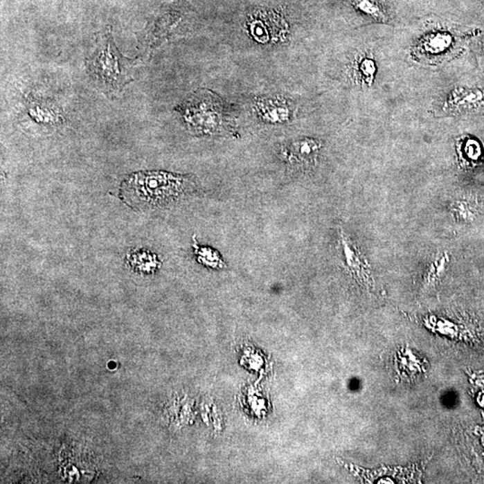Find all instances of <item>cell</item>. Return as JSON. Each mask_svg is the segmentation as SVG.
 <instances>
[{"label":"cell","instance_id":"cell-1","mask_svg":"<svg viewBox=\"0 0 484 484\" xmlns=\"http://www.w3.org/2000/svg\"><path fill=\"white\" fill-rule=\"evenodd\" d=\"M197 183L191 175L163 170L131 173L123 179L118 197L135 210L163 208L196 192Z\"/></svg>","mask_w":484,"mask_h":484},{"label":"cell","instance_id":"cell-2","mask_svg":"<svg viewBox=\"0 0 484 484\" xmlns=\"http://www.w3.org/2000/svg\"><path fill=\"white\" fill-rule=\"evenodd\" d=\"M87 65L90 75L107 94L120 92L133 80V60L127 59L118 51L111 30L98 39Z\"/></svg>","mask_w":484,"mask_h":484},{"label":"cell","instance_id":"cell-3","mask_svg":"<svg viewBox=\"0 0 484 484\" xmlns=\"http://www.w3.org/2000/svg\"><path fill=\"white\" fill-rule=\"evenodd\" d=\"M321 143L313 138L292 140L283 146L282 154L292 172H307L314 169Z\"/></svg>","mask_w":484,"mask_h":484},{"label":"cell","instance_id":"cell-4","mask_svg":"<svg viewBox=\"0 0 484 484\" xmlns=\"http://www.w3.org/2000/svg\"><path fill=\"white\" fill-rule=\"evenodd\" d=\"M339 244L343 269L360 284L373 287L374 281L369 262L342 228L339 230Z\"/></svg>","mask_w":484,"mask_h":484},{"label":"cell","instance_id":"cell-5","mask_svg":"<svg viewBox=\"0 0 484 484\" xmlns=\"http://www.w3.org/2000/svg\"><path fill=\"white\" fill-rule=\"evenodd\" d=\"M249 29L255 39L262 44L278 41L286 31L284 19L273 12L255 15L249 20Z\"/></svg>","mask_w":484,"mask_h":484},{"label":"cell","instance_id":"cell-6","mask_svg":"<svg viewBox=\"0 0 484 484\" xmlns=\"http://www.w3.org/2000/svg\"><path fill=\"white\" fill-rule=\"evenodd\" d=\"M126 263L131 269L145 275L154 274L161 267L159 258L148 249H133L127 253Z\"/></svg>","mask_w":484,"mask_h":484},{"label":"cell","instance_id":"cell-7","mask_svg":"<svg viewBox=\"0 0 484 484\" xmlns=\"http://www.w3.org/2000/svg\"><path fill=\"white\" fill-rule=\"evenodd\" d=\"M194 253L196 255L197 260L203 266L208 267L213 269H222L226 267V264L222 258V256L215 249L210 247H203L199 245L194 237Z\"/></svg>","mask_w":484,"mask_h":484},{"label":"cell","instance_id":"cell-8","mask_svg":"<svg viewBox=\"0 0 484 484\" xmlns=\"http://www.w3.org/2000/svg\"><path fill=\"white\" fill-rule=\"evenodd\" d=\"M265 120L271 123H281L289 117L288 108L279 100H264L258 105Z\"/></svg>","mask_w":484,"mask_h":484},{"label":"cell","instance_id":"cell-9","mask_svg":"<svg viewBox=\"0 0 484 484\" xmlns=\"http://www.w3.org/2000/svg\"><path fill=\"white\" fill-rule=\"evenodd\" d=\"M449 262V258L446 253L438 256V257L431 262L427 270V273H426L425 275V288L431 289L436 287L438 283L440 282L441 278L445 275V271Z\"/></svg>","mask_w":484,"mask_h":484},{"label":"cell","instance_id":"cell-10","mask_svg":"<svg viewBox=\"0 0 484 484\" xmlns=\"http://www.w3.org/2000/svg\"><path fill=\"white\" fill-rule=\"evenodd\" d=\"M33 107L30 109V115L33 120L39 123L53 124L60 118L59 112L55 111L53 106L44 105V103H33Z\"/></svg>","mask_w":484,"mask_h":484},{"label":"cell","instance_id":"cell-11","mask_svg":"<svg viewBox=\"0 0 484 484\" xmlns=\"http://www.w3.org/2000/svg\"><path fill=\"white\" fill-rule=\"evenodd\" d=\"M355 6L364 13L370 15V16L376 18V19L380 20L382 18H385L382 9L373 0H355Z\"/></svg>","mask_w":484,"mask_h":484}]
</instances>
